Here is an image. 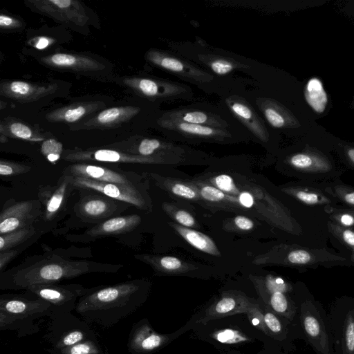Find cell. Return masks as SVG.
<instances>
[{
  "instance_id": "27",
  "label": "cell",
  "mask_w": 354,
  "mask_h": 354,
  "mask_svg": "<svg viewBox=\"0 0 354 354\" xmlns=\"http://www.w3.org/2000/svg\"><path fill=\"white\" fill-rule=\"evenodd\" d=\"M133 106H116L105 109L87 121L84 126L93 128H111L127 122L140 112Z\"/></svg>"
},
{
  "instance_id": "11",
  "label": "cell",
  "mask_w": 354,
  "mask_h": 354,
  "mask_svg": "<svg viewBox=\"0 0 354 354\" xmlns=\"http://www.w3.org/2000/svg\"><path fill=\"white\" fill-rule=\"evenodd\" d=\"M41 214V204L39 199L9 200L0 213V234L35 225Z\"/></svg>"
},
{
  "instance_id": "54",
  "label": "cell",
  "mask_w": 354,
  "mask_h": 354,
  "mask_svg": "<svg viewBox=\"0 0 354 354\" xmlns=\"http://www.w3.org/2000/svg\"><path fill=\"white\" fill-rule=\"evenodd\" d=\"M345 157L348 166L354 170V147H348L345 149Z\"/></svg>"
},
{
  "instance_id": "51",
  "label": "cell",
  "mask_w": 354,
  "mask_h": 354,
  "mask_svg": "<svg viewBox=\"0 0 354 354\" xmlns=\"http://www.w3.org/2000/svg\"><path fill=\"white\" fill-rule=\"evenodd\" d=\"M176 220L181 225L192 227L194 225V218L185 211H178L175 215Z\"/></svg>"
},
{
  "instance_id": "1",
  "label": "cell",
  "mask_w": 354,
  "mask_h": 354,
  "mask_svg": "<svg viewBox=\"0 0 354 354\" xmlns=\"http://www.w3.org/2000/svg\"><path fill=\"white\" fill-rule=\"evenodd\" d=\"M147 294L148 286L142 280L91 288L78 299L75 310L89 324L109 328L137 310Z\"/></svg>"
},
{
  "instance_id": "47",
  "label": "cell",
  "mask_w": 354,
  "mask_h": 354,
  "mask_svg": "<svg viewBox=\"0 0 354 354\" xmlns=\"http://www.w3.org/2000/svg\"><path fill=\"white\" fill-rule=\"evenodd\" d=\"M171 192L179 196L192 199L196 196V194L192 188L180 183H176L171 187Z\"/></svg>"
},
{
  "instance_id": "18",
  "label": "cell",
  "mask_w": 354,
  "mask_h": 354,
  "mask_svg": "<svg viewBox=\"0 0 354 354\" xmlns=\"http://www.w3.org/2000/svg\"><path fill=\"white\" fill-rule=\"evenodd\" d=\"M63 158L67 161H99L106 162L120 163H151L156 159L152 156H143L137 154H130L112 149H97L95 151L76 150L71 151L63 155Z\"/></svg>"
},
{
  "instance_id": "50",
  "label": "cell",
  "mask_w": 354,
  "mask_h": 354,
  "mask_svg": "<svg viewBox=\"0 0 354 354\" xmlns=\"http://www.w3.org/2000/svg\"><path fill=\"white\" fill-rule=\"evenodd\" d=\"M54 41L55 40L52 38L44 36H39L30 40L29 44L37 49L42 50L46 48Z\"/></svg>"
},
{
  "instance_id": "26",
  "label": "cell",
  "mask_w": 354,
  "mask_h": 354,
  "mask_svg": "<svg viewBox=\"0 0 354 354\" xmlns=\"http://www.w3.org/2000/svg\"><path fill=\"white\" fill-rule=\"evenodd\" d=\"M104 106L102 102H82L53 110L46 115L51 122H75Z\"/></svg>"
},
{
  "instance_id": "4",
  "label": "cell",
  "mask_w": 354,
  "mask_h": 354,
  "mask_svg": "<svg viewBox=\"0 0 354 354\" xmlns=\"http://www.w3.org/2000/svg\"><path fill=\"white\" fill-rule=\"evenodd\" d=\"M293 299L304 340L315 354H335L327 313L322 304L304 285L297 287Z\"/></svg>"
},
{
  "instance_id": "37",
  "label": "cell",
  "mask_w": 354,
  "mask_h": 354,
  "mask_svg": "<svg viewBox=\"0 0 354 354\" xmlns=\"http://www.w3.org/2000/svg\"><path fill=\"white\" fill-rule=\"evenodd\" d=\"M8 134L14 138L39 142L44 140L40 134L35 133L28 126L19 122H14L8 126Z\"/></svg>"
},
{
  "instance_id": "43",
  "label": "cell",
  "mask_w": 354,
  "mask_h": 354,
  "mask_svg": "<svg viewBox=\"0 0 354 354\" xmlns=\"http://www.w3.org/2000/svg\"><path fill=\"white\" fill-rule=\"evenodd\" d=\"M266 288L270 294L274 292H281L287 293L291 290L292 288L290 287L281 278H269L266 281Z\"/></svg>"
},
{
  "instance_id": "39",
  "label": "cell",
  "mask_w": 354,
  "mask_h": 354,
  "mask_svg": "<svg viewBox=\"0 0 354 354\" xmlns=\"http://www.w3.org/2000/svg\"><path fill=\"white\" fill-rule=\"evenodd\" d=\"M245 314L252 326L268 336V332L264 323L263 310L259 304L254 303Z\"/></svg>"
},
{
  "instance_id": "10",
  "label": "cell",
  "mask_w": 354,
  "mask_h": 354,
  "mask_svg": "<svg viewBox=\"0 0 354 354\" xmlns=\"http://www.w3.org/2000/svg\"><path fill=\"white\" fill-rule=\"evenodd\" d=\"M130 205L103 194L88 195L81 198L75 206L77 217L85 222L100 223L116 216Z\"/></svg>"
},
{
  "instance_id": "23",
  "label": "cell",
  "mask_w": 354,
  "mask_h": 354,
  "mask_svg": "<svg viewBox=\"0 0 354 354\" xmlns=\"http://www.w3.org/2000/svg\"><path fill=\"white\" fill-rule=\"evenodd\" d=\"M140 220V216L137 214L115 216L96 224L85 234L98 238L124 234L133 230Z\"/></svg>"
},
{
  "instance_id": "36",
  "label": "cell",
  "mask_w": 354,
  "mask_h": 354,
  "mask_svg": "<svg viewBox=\"0 0 354 354\" xmlns=\"http://www.w3.org/2000/svg\"><path fill=\"white\" fill-rule=\"evenodd\" d=\"M259 106L268 122L274 128H281L286 124V119L277 106L272 101L263 99Z\"/></svg>"
},
{
  "instance_id": "30",
  "label": "cell",
  "mask_w": 354,
  "mask_h": 354,
  "mask_svg": "<svg viewBox=\"0 0 354 354\" xmlns=\"http://www.w3.org/2000/svg\"><path fill=\"white\" fill-rule=\"evenodd\" d=\"M304 96L308 104L317 113H322L326 109L328 98L322 82L313 77L308 80Z\"/></svg>"
},
{
  "instance_id": "52",
  "label": "cell",
  "mask_w": 354,
  "mask_h": 354,
  "mask_svg": "<svg viewBox=\"0 0 354 354\" xmlns=\"http://www.w3.org/2000/svg\"><path fill=\"white\" fill-rule=\"evenodd\" d=\"M234 223L239 229L243 230H249L254 226V223L250 219L243 216L235 217Z\"/></svg>"
},
{
  "instance_id": "46",
  "label": "cell",
  "mask_w": 354,
  "mask_h": 354,
  "mask_svg": "<svg viewBox=\"0 0 354 354\" xmlns=\"http://www.w3.org/2000/svg\"><path fill=\"white\" fill-rule=\"evenodd\" d=\"M214 183L216 187L221 191L229 192L234 189L233 179L231 176L226 174H221L215 177Z\"/></svg>"
},
{
  "instance_id": "2",
  "label": "cell",
  "mask_w": 354,
  "mask_h": 354,
  "mask_svg": "<svg viewBox=\"0 0 354 354\" xmlns=\"http://www.w3.org/2000/svg\"><path fill=\"white\" fill-rule=\"evenodd\" d=\"M122 267V265L73 261L55 254H44L32 260L27 259L13 269L1 272L0 288L26 290L32 285L57 283L64 279L93 272H115Z\"/></svg>"
},
{
  "instance_id": "3",
  "label": "cell",
  "mask_w": 354,
  "mask_h": 354,
  "mask_svg": "<svg viewBox=\"0 0 354 354\" xmlns=\"http://www.w3.org/2000/svg\"><path fill=\"white\" fill-rule=\"evenodd\" d=\"M51 313L50 303L28 292L0 296V330L15 331L18 337L38 333L36 322Z\"/></svg>"
},
{
  "instance_id": "14",
  "label": "cell",
  "mask_w": 354,
  "mask_h": 354,
  "mask_svg": "<svg viewBox=\"0 0 354 354\" xmlns=\"http://www.w3.org/2000/svg\"><path fill=\"white\" fill-rule=\"evenodd\" d=\"M285 191L301 204L324 209L328 207H341L339 200L326 187L325 183L301 180Z\"/></svg>"
},
{
  "instance_id": "40",
  "label": "cell",
  "mask_w": 354,
  "mask_h": 354,
  "mask_svg": "<svg viewBox=\"0 0 354 354\" xmlns=\"http://www.w3.org/2000/svg\"><path fill=\"white\" fill-rule=\"evenodd\" d=\"M41 151L48 161L54 163L61 158L62 145L55 139H48L43 142Z\"/></svg>"
},
{
  "instance_id": "49",
  "label": "cell",
  "mask_w": 354,
  "mask_h": 354,
  "mask_svg": "<svg viewBox=\"0 0 354 354\" xmlns=\"http://www.w3.org/2000/svg\"><path fill=\"white\" fill-rule=\"evenodd\" d=\"M160 264L162 268L168 270H174L180 268L181 262L176 257H164L160 259Z\"/></svg>"
},
{
  "instance_id": "22",
  "label": "cell",
  "mask_w": 354,
  "mask_h": 354,
  "mask_svg": "<svg viewBox=\"0 0 354 354\" xmlns=\"http://www.w3.org/2000/svg\"><path fill=\"white\" fill-rule=\"evenodd\" d=\"M226 104L234 115L252 133L259 139L263 141L266 140L267 129L266 126L250 105L237 97H231L227 99Z\"/></svg>"
},
{
  "instance_id": "53",
  "label": "cell",
  "mask_w": 354,
  "mask_h": 354,
  "mask_svg": "<svg viewBox=\"0 0 354 354\" xmlns=\"http://www.w3.org/2000/svg\"><path fill=\"white\" fill-rule=\"evenodd\" d=\"M240 203L248 208L251 207L254 204V199L252 196L247 192H242L239 196Z\"/></svg>"
},
{
  "instance_id": "34",
  "label": "cell",
  "mask_w": 354,
  "mask_h": 354,
  "mask_svg": "<svg viewBox=\"0 0 354 354\" xmlns=\"http://www.w3.org/2000/svg\"><path fill=\"white\" fill-rule=\"evenodd\" d=\"M327 227L330 235L335 237L351 251L350 259L354 264V230L340 226L328 221Z\"/></svg>"
},
{
  "instance_id": "15",
  "label": "cell",
  "mask_w": 354,
  "mask_h": 354,
  "mask_svg": "<svg viewBox=\"0 0 354 354\" xmlns=\"http://www.w3.org/2000/svg\"><path fill=\"white\" fill-rule=\"evenodd\" d=\"M146 57L153 65L194 81L209 82L213 80L212 75L165 52L150 50Z\"/></svg>"
},
{
  "instance_id": "6",
  "label": "cell",
  "mask_w": 354,
  "mask_h": 354,
  "mask_svg": "<svg viewBox=\"0 0 354 354\" xmlns=\"http://www.w3.org/2000/svg\"><path fill=\"white\" fill-rule=\"evenodd\" d=\"M327 316L335 354H354V297L336 299Z\"/></svg>"
},
{
  "instance_id": "24",
  "label": "cell",
  "mask_w": 354,
  "mask_h": 354,
  "mask_svg": "<svg viewBox=\"0 0 354 354\" xmlns=\"http://www.w3.org/2000/svg\"><path fill=\"white\" fill-rule=\"evenodd\" d=\"M158 124L167 130L174 131L182 135L198 138H224L225 137H230L229 132L225 129L161 118L158 121Z\"/></svg>"
},
{
  "instance_id": "8",
  "label": "cell",
  "mask_w": 354,
  "mask_h": 354,
  "mask_svg": "<svg viewBox=\"0 0 354 354\" xmlns=\"http://www.w3.org/2000/svg\"><path fill=\"white\" fill-rule=\"evenodd\" d=\"M88 289L80 284L46 283L32 285L25 290L50 303L52 316L71 313L75 310L78 299Z\"/></svg>"
},
{
  "instance_id": "41",
  "label": "cell",
  "mask_w": 354,
  "mask_h": 354,
  "mask_svg": "<svg viewBox=\"0 0 354 354\" xmlns=\"http://www.w3.org/2000/svg\"><path fill=\"white\" fill-rule=\"evenodd\" d=\"M30 166L1 159L0 160V175L3 176H15L28 172Z\"/></svg>"
},
{
  "instance_id": "19",
  "label": "cell",
  "mask_w": 354,
  "mask_h": 354,
  "mask_svg": "<svg viewBox=\"0 0 354 354\" xmlns=\"http://www.w3.org/2000/svg\"><path fill=\"white\" fill-rule=\"evenodd\" d=\"M57 89L56 84H35L19 80L6 81L0 84L1 96L27 102L38 100Z\"/></svg>"
},
{
  "instance_id": "44",
  "label": "cell",
  "mask_w": 354,
  "mask_h": 354,
  "mask_svg": "<svg viewBox=\"0 0 354 354\" xmlns=\"http://www.w3.org/2000/svg\"><path fill=\"white\" fill-rule=\"evenodd\" d=\"M201 194L203 198L211 202H218L222 201L224 197V193L212 186H205L201 190Z\"/></svg>"
},
{
  "instance_id": "48",
  "label": "cell",
  "mask_w": 354,
  "mask_h": 354,
  "mask_svg": "<svg viewBox=\"0 0 354 354\" xmlns=\"http://www.w3.org/2000/svg\"><path fill=\"white\" fill-rule=\"evenodd\" d=\"M0 27L4 29H17L22 27V23L14 17L1 15Z\"/></svg>"
},
{
  "instance_id": "13",
  "label": "cell",
  "mask_w": 354,
  "mask_h": 354,
  "mask_svg": "<svg viewBox=\"0 0 354 354\" xmlns=\"http://www.w3.org/2000/svg\"><path fill=\"white\" fill-rule=\"evenodd\" d=\"M71 182L76 189L93 190L113 199L127 203L137 208L144 209L145 207L144 197L135 185L101 182L72 176Z\"/></svg>"
},
{
  "instance_id": "12",
  "label": "cell",
  "mask_w": 354,
  "mask_h": 354,
  "mask_svg": "<svg viewBox=\"0 0 354 354\" xmlns=\"http://www.w3.org/2000/svg\"><path fill=\"white\" fill-rule=\"evenodd\" d=\"M27 5L34 10L56 21L83 26L88 17L84 6L75 0H28Z\"/></svg>"
},
{
  "instance_id": "55",
  "label": "cell",
  "mask_w": 354,
  "mask_h": 354,
  "mask_svg": "<svg viewBox=\"0 0 354 354\" xmlns=\"http://www.w3.org/2000/svg\"><path fill=\"white\" fill-rule=\"evenodd\" d=\"M274 354H282V353H274Z\"/></svg>"
},
{
  "instance_id": "31",
  "label": "cell",
  "mask_w": 354,
  "mask_h": 354,
  "mask_svg": "<svg viewBox=\"0 0 354 354\" xmlns=\"http://www.w3.org/2000/svg\"><path fill=\"white\" fill-rule=\"evenodd\" d=\"M176 228L188 243L197 249L211 254H218L214 243L205 234L183 227L176 226Z\"/></svg>"
},
{
  "instance_id": "35",
  "label": "cell",
  "mask_w": 354,
  "mask_h": 354,
  "mask_svg": "<svg viewBox=\"0 0 354 354\" xmlns=\"http://www.w3.org/2000/svg\"><path fill=\"white\" fill-rule=\"evenodd\" d=\"M330 221L340 226L354 229V209L344 207H328L324 209Z\"/></svg>"
},
{
  "instance_id": "21",
  "label": "cell",
  "mask_w": 354,
  "mask_h": 354,
  "mask_svg": "<svg viewBox=\"0 0 354 354\" xmlns=\"http://www.w3.org/2000/svg\"><path fill=\"white\" fill-rule=\"evenodd\" d=\"M41 62L48 66L74 71H94L104 68V65L91 57L59 53L41 58Z\"/></svg>"
},
{
  "instance_id": "32",
  "label": "cell",
  "mask_w": 354,
  "mask_h": 354,
  "mask_svg": "<svg viewBox=\"0 0 354 354\" xmlns=\"http://www.w3.org/2000/svg\"><path fill=\"white\" fill-rule=\"evenodd\" d=\"M325 185L339 200L342 207L354 209V187L344 183L341 178L325 183Z\"/></svg>"
},
{
  "instance_id": "20",
  "label": "cell",
  "mask_w": 354,
  "mask_h": 354,
  "mask_svg": "<svg viewBox=\"0 0 354 354\" xmlns=\"http://www.w3.org/2000/svg\"><path fill=\"white\" fill-rule=\"evenodd\" d=\"M129 173L118 172L101 166L89 165L83 162H75L67 167L63 174L91 179L96 181L113 183L122 185H134Z\"/></svg>"
},
{
  "instance_id": "16",
  "label": "cell",
  "mask_w": 354,
  "mask_h": 354,
  "mask_svg": "<svg viewBox=\"0 0 354 354\" xmlns=\"http://www.w3.org/2000/svg\"><path fill=\"white\" fill-rule=\"evenodd\" d=\"M124 83L138 94L151 99L175 98L187 93L184 86L150 78L129 77Z\"/></svg>"
},
{
  "instance_id": "38",
  "label": "cell",
  "mask_w": 354,
  "mask_h": 354,
  "mask_svg": "<svg viewBox=\"0 0 354 354\" xmlns=\"http://www.w3.org/2000/svg\"><path fill=\"white\" fill-rule=\"evenodd\" d=\"M206 62L214 73L221 75L229 73L235 68L245 67V66L241 65L234 61H230V59L220 57L209 58Z\"/></svg>"
},
{
  "instance_id": "42",
  "label": "cell",
  "mask_w": 354,
  "mask_h": 354,
  "mask_svg": "<svg viewBox=\"0 0 354 354\" xmlns=\"http://www.w3.org/2000/svg\"><path fill=\"white\" fill-rule=\"evenodd\" d=\"M162 144L157 139L145 138L138 147V155L143 156H151L156 151L162 147Z\"/></svg>"
},
{
  "instance_id": "33",
  "label": "cell",
  "mask_w": 354,
  "mask_h": 354,
  "mask_svg": "<svg viewBox=\"0 0 354 354\" xmlns=\"http://www.w3.org/2000/svg\"><path fill=\"white\" fill-rule=\"evenodd\" d=\"M51 354H106L98 339L86 340L68 347L48 351Z\"/></svg>"
},
{
  "instance_id": "17",
  "label": "cell",
  "mask_w": 354,
  "mask_h": 354,
  "mask_svg": "<svg viewBox=\"0 0 354 354\" xmlns=\"http://www.w3.org/2000/svg\"><path fill=\"white\" fill-rule=\"evenodd\" d=\"M254 303L241 295H225L207 307L196 323L204 325L215 319L245 314Z\"/></svg>"
},
{
  "instance_id": "29",
  "label": "cell",
  "mask_w": 354,
  "mask_h": 354,
  "mask_svg": "<svg viewBox=\"0 0 354 354\" xmlns=\"http://www.w3.org/2000/svg\"><path fill=\"white\" fill-rule=\"evenodd\" d=\"M35 225L0 234V252L16 248L35 241V236L40 234ZM42 234V233H41Z\"/></svg>"
},
{
  "instance_id": "5",
  "label": "cell",
  "mask_w": 354,
  "mask_h": 354,
  "mask_svg": "<svg viewBox=\"0 0 354 354\" xmlns=\"http://www.w3.org/2000/svg\"><path fill=\"white\" fill-rule=\"evenodd\" d=\"M49 318L48 331L44 337L50 344L48 352L71 346L75 344L97 339L89 323L71 313L52 315Z\"/></svg>"
},
{
  "instance_id": "25",
  "label": "cell",
  "mask_w": 354,
  "mask_h": 354,
  "mask_svg": "<svg viewBox=\"0 0 354 354\" xmlns=\"http://www.w3.org/2000/svg\"><path fill=\"white\" fill-rule=\"evenodd\" d=\"M161 119L201 124L219 129H225L229 126L227 121L216 115L207 111L194 109H185L169 111L165 113Z\"/></svg>"
},
{
  "instance_id": "9",
  "label": "cell",
  "mask_w": 354,
  "mask_h": 354,
  "mask_svg": "<svg viewBox=\"0 0 354 354\" xmlns=\"http://www.w3.org/2000/svg\"><path fill=\"white\" fill-rule=\"evenodd\" d=\"M187 328V324L174 333L162 334L154 330L147 319H142L130 331L128 354H152L166 346Z\"/></svg>"
},
{
  "instance_id": "7",
  "label": "cell",
  "mask_w": 354,
  "mask_h": 354,
  "mask_svg": "<svg viewBox=\"0 0 354 354\" xmlns=\"http://www.w3.org/2000/svg\"><path fill=\"white\" fill-rule=\"evenodd\" d=\"M74 188L71 176L63 174L56 185L39 189L38 197L41 204V214L35 223L39 232H47L57 224Z\"/></svg>"
},
{
  "instance_id": "28",
  "label": "cell",
  "mask_w": 354,
  "mask_h": 354,
  "mask_svg": "<svg viewBox=\"0 0 354 354\" xmlns=\"http://www.w3.org/2000/svg\"><path fill=\"white\" fill-rule=\"evenodd\" d=\"M208 341L225 346H239L254 341L252 332H246L240 326H225L207 330V335H202Z\"/></svg>"
},
{
  "instance_id": "45",
  "label": "cell",
  "mask_w": 354,
  "mask_h": 354,
  "mask_svg": "<svg viewBox=\"0 0 354 354\" xmlns=\"http://www.w3.org/2000/svg\"><path fill=\"white\" fill-rule=\"evenodd\" d=\"M29 245H24L19 248L0 252V270L2 272L5 267L17 257L22 250Z\"/></svg>"
}]
</instances>
